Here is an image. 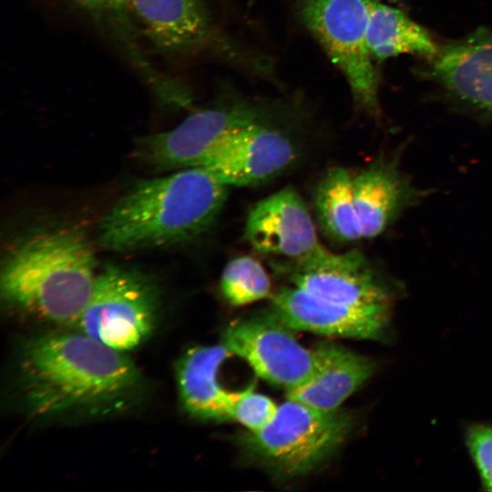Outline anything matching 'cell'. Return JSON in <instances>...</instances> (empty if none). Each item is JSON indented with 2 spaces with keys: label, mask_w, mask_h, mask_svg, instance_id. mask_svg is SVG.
Instances as JSON below:
<instances>
[{
  "label": "cell",
  "mask_w": 492,
  "mask_h": 492,
  "mask_svg": "<svg viewBox=\"0 0 492 492\" xmlns=\"http://www.w3.org/2000/svg\"><path fill=\"white\" fill-rule=\"evenodd\" d=\"M220 285L224 298L235 306L265 299L272 291L266 270L251 256L231 260L222 271Z\"/></svg>",
  "instance_id": "20"
},
{
  "label": "cell",
  "mask_w": 492,
  "mask_h": 492,
  "mask_svg": "<svg viewBox=\"0 0 492 492\" xmlns=\"http://www.w3.org/2000/svg\"><path fill=\"white\" fill-rule=\"evenodd\" d=\"M18 375L36 415L106 414L137 397L142 376L124 352L81 333H48L22 346Z\"/></svg>",
  "instance_id": "1"
},
{
  "label": "cell",
  "mask_w": 492,
  "mask_h": 492,
  "mask_svg": "<svg viewBox=\"0 0 492 492\" xmlns=\"http://www.w3.org/2000/svg\"><path fill=\"white\" fill-rule=\"evenodd\" d=\"M222 343L260 377L286 392L307 382L320 364L318 347L305 348L271 312L234 322Z\"/></svg>",
  "instance_id": "9"
},
{
  "label": "cell",
  "mask_w": 492,
  "mask_h": 492,
  "mask_svg": "<svg viewBox=\"0 0 492 492\" xmlns=\"http://www.w3.org/2000/svg\"><path fill=\"white\" fill-rule=\"evenodd\" d=\"M317 347L316 372L303 384L286 392V398L334 411L370 378L374 366L367 357L335 343H322Z\"/></svg>",
  "instance_id": "16"
},
{
  "label": "cell",
  "mask_w": 492,
  "mask_h": 492,
  "mask_svg": "<svg viewBox=\"0 0 492 492\" xmlns=\"http://www.w3.org/2000/svg\"><path fill=\"white\" fill-rule=\"evenodd\" d=\"M228 188L200 167L141 180L101 219L99 245L127 252L189 242L215 222Z\"/></svg>",
  "instance_id": "2"
},
{
  "label": "cell",
  "mask_w": 492,
  "mask_h": 492,
  "mask_svg": "<svg viewBox=\"0 0 492 492\" xmlns=\"http://www.w3.org/2000/svg\"><path fill=\"white\" fill-rule=\"evenodd\" d=\"M296 156L289 138L258 123L223 142L200 167L228 187L251 186L277 176Z\"/></svg>",
  "instance_id": "12"
},
{
  "label": "cell",
  "mask_w": 492,
  "mask_h": 492,
  "mask_svg": "<svg viewBox=\"0 0 492 492\" xmlns=\"http://www.w3.org/2000/svg\"><path fill=\"white\" fill-rule=\"evenodd\" d=\"M244 237L261 253L284 260L302 258L321 245L311 213L292 187L269 195L250 209Z\"/></svg>",
  "instance_id": "11"
},
{
  "label": "cell",
  "mask_w": 492,
  "mask_h": 492,
  "mask_svg": "<svg viewBox=\"0 0 492 492\" xmlns=\"http://www.w3.org/2000/svg\"><path fill=\"white\" fill-rule=\"evenodd\" d=\"M279 405L270 397L254 392L251 388L233 392L229 409V419H232L249 432H256L266 426L275 416Z\"/></svg>",
  "instance_id": "21"
},
{
  "label": "cell",
  "mask_w": 492,
  "mask_h": 492,
  "mask_svg": "<svg viewBox=\"0 0 492 492\" xmlns=\"http://www.w3.org/2000/svg\"><path fill=\"white\" fill-rule=\"evenodd\" d=\"M232 354L223 344L195 346L189 349L176 366V379L183 408L192 416L204 420L229 419L233 392L219 382V371Z\"/></svg>",
  "instance_id": "17"
},
{
  "label": "cell",
  "mask_w": 492,
  "mask_h": 492,
  "mask_svg": "<svg viewBox=\"0 0 492 492\" xmlns=\"http://www.w3.org/2000/svg\"><path fill=\"white\" fill-rule=\"evenodd\" d=\"M128 12L159 52L182 53L211 41L213 27L201 0H127Z\"/></svg>",
  "instance_id": "14"
},
{
  "label": "cell",
  "mask_w": 492,
  "mask_h": 492,
  "mask_svg": "<svg viewBox=\"0 0 492 492\" xmlns=\"http://www.w3.org/2000/svg\"><path fill=\"white\" fill-rule=\"evenodd\" d=\"M466 445L484 487L492 491V426L478 425L470 427Z\"/></svg>",
  "instance_id": "22"
},
{
  "label": "cell",
  "mask_w": 492,
  "mask_h": 492,
  "mask_svg": "<svg viewBox=\"0 0 492 492\" xmlns=\"http://www.w3.org/2000/svg\"><path fill=\"white\" fill-rule=\"evenodd\" d=\"M80 8L94 15L120 14L125 12L127 0H72Z\"/></svg>",
  "instance_id": "23"
},
{
  "label": "cell",
  "mask_w": 492,
  "mask_h": 492,
  "mask_svg": "<svg viewBox=\"0 0 492 492\" xmlns=\"http://www.w3.org/2000/svg\"><path fill=\"white\" fill-rule=\"evenodd\" d=\"M424 193L403 175L394 159L378 157L354 178V196L363 238L385 231Z\"/></svg>",
  "instance_id": "15"
},
{
  "label": "cell",
  "mask_w": 492,
  "mask_h": 492,
  "mask_svg": "<svg viewBox=\"0 0 492 492\" xmlns=\"http://www.w3.org/2000/svg\"><path fill=\"white\" fill-rule=\"evenodd\" d=\"M392 307L356 306L325 300L295 286L272 296L270 312L291 330L356 339H379Z\"/></svg>",
  "instance_id": "10"
},
{
  "label": "cell",
  "mask_w": 492,
  "mask_h": 492,
  "mask_svg": "<svg viewBox=\"0 0 492 492\" xmlns=\"http://www.w3.org/2000/svg\"><path fill=\"white\" fill-rule=\"evenodd\" d=\"M352 428L349 414L324 411L288 399L273 419L250 432L251 450L278 472L301 476L313 470L345 440Z\"/></svg>",
  "instance_id": "6"
},
{
  "label": "cell",
  "mask_w": 492,
  "mask_h": 492,
  "mask_svg": "<svg viewBox=\"0 0 492 492\" xmlns=\"http://www.w3.org/2000/svg\"><path fill=\"white\" fill-rule=\"evenodd\" d=\"M159 291L146 274L109 264L97 273L92 293L75 325L120 352L149 338L156 324Z\"/></svg>",
  "instance_id": "5"
},
{
  "label": "cell",
  "mask_w": 492,
  "mask_h": 492,
  "mask_svg": "<svg viewBox=\"0 0 492 492\" xmlns=\"http://www.w3.org/2000/svg\"><path fill=\"white\" fill-rule=\"evenodd\" d=\"M258 107L242 101L196 111L175 128L143 137L136 156L156 170L200 167L223 142L262 123Z\"/></svg>",
  "instance_id": "7"
},
{
  "label": "cell",
  "mask_w": 492,
  "mask_h": 492,
  "mask_svg": "<svg viewBox=\"0 0 492 492\" xmlns=\"http://www.w3.org/2000/svg\"><path fill=\"white\" fill-rule=\"evenodd\" d=\"M384 0H298L299 18L344 75L358 109L378 117V78L366 34L373 5Z\"/></svg>",
  "instance_id": "4"
},
{
  "label": "cell",
  "mask_w": 492,
  "mask_h": 492,
  "mask_svg": "<svg viewBox=\"0 0 492 492\" xmlns=\"http://www.w3.org/2000/svg\"><path fill=\"white\" fill-rule=\"evenodd\" d=\"M318 221L323 231L342 242L363 238L354 196V178L343 167L329 169L316 185L313 196Z\"/></svg>",
  "instance_id": "19"
},
{
  "label": "cell",
  "mask_w": 492,
  "mask_h": 492,
  "mask_svg": "<svg viewBox=\"0 0 492 492\" xmlns=\"http://www.w3.org/2000/svg\"><path fill=\"white\" fill-rule=\"evenodd\" d=\"M97 260L86 234L67 227L35 232L2 261V299L36 317L75 324L92 293Z\"/></svg>",
  "instance_id": "3"
},
{
  "label": "cell",
  "mask_w": 492,
  "mask_h": 492,
  "mask_svg": "<svg viewBox=\"0 0 492 492\" xmlns=\"http://www.w3.org/2000/svg\"><path fill=\"white\" fill-rule=\"evenodd\" d=\"M366 39L373 58L379 61L402 54L418 55L431 61L440 48L427 30L384 1L371 9Z\"/></svg>",
  "instance_id": "18"
},
{
  "label": "cell",
  "mask_w": 492,
  "mask_h": 492,
  "mask_svg": "<svg viewBox=\"0 0 492 492\" xmlns=\"http://www.w3.org/2000/svg\"><path fill=\"white\" fill-rule=\"evenodd\" d=\"M292 286L320 298L356 306L392 307V293L357 249L333 253L322 244L296 260L273 263Z\"/></svg>",
  "instance_id": "8"
},
{
  "label": "cell",
  "mask_w": 492,
  "mask_h": 492,
  "mask_svg": "<svg viewBox=\"0 0 492 492\" xmlns=\"http://www.w3.org/2000/svg\"><path fill=\"white\" fill-rule=\"evenodd\" d=\"M434 77L454 101L492 118V30L478 28L439 48Z\"/></svg>",
  "instance_id": "13"
}]
</instances>
